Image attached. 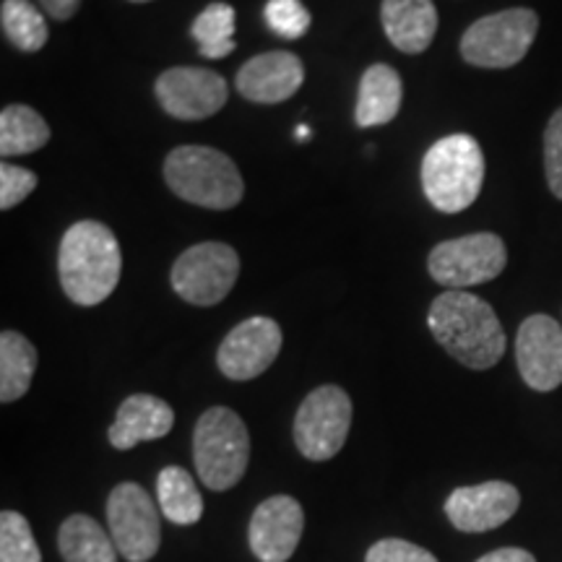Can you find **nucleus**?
Masks as SVG:
<instances>
[{"mask_svg":"<svg viewBox=\"0 0 562 562\" xmlns=\"http://www.w3.org/2000/svg\"><path fill=\"white\" fill-rule=\"evenodd\" d=\"M427 326L435 341L469 370L495 368L508 347L492 305L467 290H446L435 297Z\"/></svg>","mask_w":562,"mask_h":562,"instance_id":"f257e3e1","label":"nucleus"},{"mask_svg":"<svg viewBox=\"0 0 562 562\" xmlns=\"http://www.w3.org/2000/svg\"><path fill=\"white\" fill-rule=\"evenodd\" d=\"M123 271L121 243L102 222H76L66 229L58 250L63 292L81 307L100 305L115 292Z\"/></svg>","mask_w":562,"mask_h":562,"instance_id":"f03ea898","label":"nucleus"},{"mask_svg":"<svg viewBox=\"0 0 562 562\" xmlns=\"http://www.w3.org/2000/svg\"><path fill=\"white\" fill-rule=\"evenodd\" d=\"M484 182V154L467 133L446 136L422 159V191L442 214H459L480 199Z\"/></svg>","mask_w":562,"mask_h":562,"instance_id":"7ed1b4c3","label":"nucleus"},{"mask_svg":"<svg viewBox=\"0 0 562 562\" xmlns=\"http://www.w3.org/2000/svg\"><path fill=\"white\" fill-rule=\"evenodd\" d=\"M165 180L178 199L201 209H235L245 195L243 175L227 154L211 146H178L165 159Z\"/></svg>","mask_w":562,"mask_h":562,"instance_id":"20e7f679","label":"nucleus"},{"mask_svg":"<svg viewBox=\"0 0 562 562\" xmlns=\"http://www.w3.org/2000/svg\"><path fill=\"white\" fill-rule=\"evenodd\" d=\"M250 435L240 414L227 406H211L193 432V463L209 490H232L248 472Z\"/></svg>","mask_w":562,"mask_h":562,"instance_id":"39448f33","label":"nucleus"},{"mask_svg":"<svg viewBox=\"0 0 562 562\" xmlns=\"http://www.w3.org/2000/svg\"><path fill=\"white\" fill-rule=\"evenodd\" d=\"M539 32L531 9H508L474 21L461 37V58L476 68H513L529 55Z\"/></svg>","mask_w":562,"mask_h":562,"instance_id":"423d86ee","label":"nucleus"},{"mask_svg":"<svg viewBox=\"0 0 562 562\" xmlns=\"http://www.w3.org/2000/svg\"><path fill=\"white\" fill-rule=\"evenodd\" d=\"M505 263H508V248L492 232H474L435 245L427 258L430 277L448 290H469L497 279Z\"/></svg>","mask_w":562,"mask_h":562,"instance_id":"0eeeda50","label":"nucleus"},{"mask_svg":"<svg viewBox=\"0 0 562 562\" xmlns=\"http://www.w3.org/2000/svg\"><path fill=\"white\" fill-rule=\"evenodd\" d=\"M240 277V256L227 243H199L172 266V290L191 305L211 307L232 292Z\"/></svg>","mask_w":562,"mask_h":562,"instance_id":"6e6552de","label":"nucleus"},{"mask_svg":"<svg viewBox=\"0 0 562 562\" xmlns=\"http://www.w3.org/2000/svg\"><path fill=\"white\" fill-rule=\"evenodd\" d=\"M351 427V398L339 385L307 393L294 417V446L311 461H328L341 451Z\"/></svg>","mask_w":562,"mask_h":562,"instance_id":"1a4fd4ad","label":"nucleus"},{"mask_svg":"<svg viewBox=\"0 0 562 562\" xmlns=\"http://www.w3.org/2000/svg\"><path fill=\"white\" fill-rule=\"evenodd\" d=\"M112 542L128 562H149L159 552L161 521L157 505L140 484L123 482L108 497Z\"/></svg>","mask_w":562,"mask_h":562,"instance_id":"9d476101","label":"nucleus"},{"mask_svg":"<svg viewBox=\"0 0 562 562\" xmlns=\"http://www.w3.org/2000/svg\"><path fill=\"white\" fill-rule=\"evenodd\" d=\"M161 110L178 121H206L227 104L229 89L224 76L211 68H167L154 83Z\"/></svg>","mask_w":562,"mask_h":562,"instance_id":"9b49d317","label":"nucleus"},{"mask_svg":"<svg viewBox=\"0 0 562 562\" xmlns=\"http://www.w3.org/2000/svg\"><path fill=\"white\" fill-rule=\"evenodd\" d=\"M281 341H284V334L279 323L266 315H256L224 336L216 351V364L229 381H252L271 368L281 351Z\"/></svg>","mask_w":562,"mask_h":562,"instance_id":"f8f14e48","label":"nucleus"},{"mask_svg":"<svg viewBox=\"0 0 562 562\" xmlns=\"http://www.w3.org/2000/svg\"><path fill=\"white\" fill-rule=\"evenodd\" d=\"M516 362L529 389L547 393L562 383V326L550 315H531L516 336Z\"/></svg>","mask_w":562,"mask_h":562,"instance_id":"ddd939ff","label":"nucleus"},{"mask_svg":"<svg viewBox=\"0 0 562 562\" xmlns=\"http://www.w3.org/2000/svg\"><path fill=\"white\" fill-rule=\"evenodd\" d=\"M305 513L290 495H273L252 510L248 526L250 550L261 562H286L297 550Z\"/></svg>","mask_w":562,"mask_h":562,"instance_id":"4468645a","label":"nucleus"},{"mask_svg":"<svg viewBox=\"0 0 562 562\" xmlns=\"http://www.w3.org/2000/svg\"><path fill=\"white\" fill-rule=\"evenodd\" d=\"M518 505H521V492L510 482L492 480L453 490L446 501V516L459 531L482 533L510 521Z\"/></svg>","mask_w":562,"mask_h":562,"instance_id":"2eb2a0df","label":"nucleus"},{"mask_svg":"<svg viewBox=\"0 0 562 562\" xmlns=\"http://www.w3.org/2000/svg\"><path fill=\"white\" fill-rule=\"evenodd\" d=\"M305 83V66L294 53L271 50L256 55L237 70L235 87L240 97L258 104L286 102Z\"/></svg>","mask_w":562,"mask_h":562,"instance_id":"dca6fc26","label":"nucleus"},{"mask_svg":"<svg viewBox=\"0 0 562 562\" xmlns=\"http://www.w3.org/2000/svg\"><path fill=\"white\" fill-rule=\"evenodd\" d=\"M175 425V412L165 398L151 393H133L117 409L108 438L117 451H131L138 442L159 440L170 435Z\"/></svg>","mask_w":562,"mask_h":562,"instance_id":"f3484780","label":"nucleus"},{"mask_svg":"<svg viewBox=\"0 0 562 562\" xmlns=\"http://www.w3.org/2000/svg\"><path fill=\"white\" fill-rule=\"evenodd\" d=\"M381 21L396 50L419 55L432 45L438 32V9L432 0H383Z\"/></svg>","mask_w":562,"mask_h":562,"instance_id":"a211bd4d","label":"nucleus"},{"mask_svg":"<svg viewBox=\"0 0 562 562\" xmlns=\"http://www.w3.org/2000/svg\"><path fill=\"white\" fill-rule=\"evenodd\" d=\"M404 83L398 70L389 63H375L362 74L360 97H357V125L360 128H375V125L391 123L402 110Z\"/></svg>","mask_w":562,"mask_h":562,"instance_id":"6ab92c4d","label":"nucleus"},{"mask_svg":"<svg viewBox=\"0 0 562 562\" xmlns=\"http://www.w3.org/2000/svg\"><path fill=\"white\" fill-rule=\"evenodd\" d=\"M58 550L66 562H117L112 537L87 513H76L63 521Z\"/></svg>","mask_w":562,"mask_h":562,"instance_id":"aec40b11","label":"nucleus"},{"mask_svg":"<svg viewBox=\"0 0 562 562\" xmlns=\"http://www.w3.org/2000/svg\"><path fill=\"white\" fill-rule=\"evenodd\" d=\"M37 370V349L19 331L0 334V402H19Z\"/></svg>","mask_w":562,"mask_h":562,"instance_id":"412c9836","label":"nucleus"},{"mask_svg":"<svg viewBox=\"0 0 562 562\" xmlns=\"http://www.w3.org/2000/svg\"><path fill=\"white\" fill-rule=\"evenodd\" d=\"M157 501L161 516L178 526H193L203 516L199 484L182 467H165L157 476Z\"/></svg>","mask_w":562,"mask_h":562,"instance_id":"4be33fe9","label":"nucleus"},{"mask_svg":"<svg viewBox=\"0 0 562 562\" xmlns=\"http://www.w3.org/2000/svg\"><path fill=\"white\" fill-rule=\"evenodd\" d=\"M50 140V125L37 110L26 104H9L0 112V154L3 159L32 154L47 146Z\"/></svg>","mask_w":562,"mask_h":562,"instance_id":"5701e85b","label":"nucleus"},{"mask_svg":"<svg viewBox=\"0 0 562 562\" xmlns=\"http://www.w3.org/2000/svg\"><path fill=\"white\" fill-rule=\"evenodd\" d=\"M0 24L5 40L21 53H37L47 45V21L30 0H3Z\"/></svg>","mask_w":562,"mask_h":562,"instance_id":"b1692460","label":"nucleus"},{"mask_svg":"<svg viewBox=\"0 0 562 562\" xmlns=\"http://www.w3.org/2000/svg\"><path fill=\"white\" fill-rule=\"evenodd\" d=\"M193 40L199 42L201 55L216 60L227 58L235 50V9L229 3H211L193 21Z\"/></svg>","mask_w":562,"mask_h":562,"instance_id":"393cba45","label":"nucleus"},{"mask_svg":"<svg viewBox=\"0 0 562 562\" xmlns=\"http://www.w3.org/2000/svg\"><path fill=\"white\" fill-rule=\"evenodd\" d=\"M0 562H42L32 526L16 510L0 513Z\"/></svg>","mask_w":562,"mask_h":562,"instance_id":"a878e982","label":"nucleus"},{"mask_svg":"<svg viewBox=\"0 0 562 562\" xmlns=\"http://www.w3.org/2000/svg\"><path fill=\"white\" fill-rule=\"evenodd\" d=\"M266 26L284 40H297L311 30V11L302 0H269L263 9Z\"/></svg>","mask_w":562,"mask_h":562,"instance_id":"bb28decb","label":"nucleus"},{"mask_svg":"<svg viewBox=\"0 0 562 562\" xmlns=\"http://www.w3.org/2000/svg\"><path fill=\"white\" fill-rule=\"evenodd\" d=\"M34 188H37V175L32 170L11 165V161L0 165V209L11 211L19 206L26 195H32Z\"/></svg>","mask_w":562,"mask_h":562,"instance_id":"cd10ccee","label":"nucleus"},{"mask_svg":"<svg viewBox=\"0 0 562 562\" xmlns=\"http://www.w3.org/2000/svg\"><path fill=\"white\" fill-rule=\"evenodd\" d=\"M544 172L550 191L562 201V108L550 117L544 131Z\"/></svg>","mask_w":562,"mask_h":562,"instance_id":"c85d7f7f","label":"nucleus"},{"mask_svg":"<svg viewBox=\"0 0 562 562\" xmlns=\"http://www.w3.org/2000/svg\"><path fill=\"white\" fill-rule=\"evenodd\" d=\"M364 562H438V558L406 539H381L370 547Z\"/></svg>","mask_w":562,"mask_h":562,"instance_id":"c756f323","label":"nucleus"},{"mask_svg":"<svg viewBox=\"0 0 562 562\" xmlns=\"http://www.w3.org/2000/svg\"><path fill=\"white\" fill-rule=\"evenodd\" d=\"M40 5L45 9L47 16H53L55 21H68L79 13L81 0H40Z\"/></svg>","mask_w":562,"mask_h":562,"instance_id":"7c9ffc66","label":"nucleus"},{"mask_svg":"<svg viewBox=\"0 0 562 562\" xmlns=\"http://www.w3.org/2000/svg\"><path fill=\"white\" fill-rule=\"evenodd\" d=\"M476 562H537L531 552L518 550V547H503V550H495L490 554H484Z\"/></svg>","mask_w":562,"mask_h":562,"instance_id":"2f4dec72","label":"nucleus"},{"mask_svg":"<svg viewBox=\"0 0 562 562\" xmlns=\"http://www.w3.org/2000/svg\"><path fill=\"white\" fill-rule=\"evenodd\" d=\"M307 136H311V128H307V125H300L297 140H307Z\"/></svg>","mask_w":562,"mask_h":562,"instance_id":"473e14b6","label":"nucleus"},{"mask_svg":"<svg viewBox=\"0 0 562 562\" xmlns=\"http://www.w3.org/2000/svg\"><path fill=\"white\" fill-rule=\"evenodd\" d=\"M131 3H149V0H131Z\"/></svg>","mask_w":562,"mask_h":562,"instance_id":"72a5a7b5","label":"nucleus"}]
</instances>
